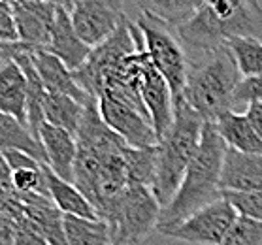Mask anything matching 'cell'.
<instances>
[{"mask_svg":"<svg viewBox=\"0 0 262 245\" xmlns=\"http://www.w3.org/2000/svg\"><path fill=\"white\" fill-rule=\"evenodd\" d=\"M12 8L19 42L30 49H48L57 8L43 0H27Z\"/></svg>","mask_w":262,"mask_h":245,"instance_id":"cell-11","label":"cell"},{"mask_svg":"<svg viewBox=\"0 0 262 245\" xmlns=\"http://www.w3.org/2000/svg\"><path fill=\"white\" fill-rule=\"evenodd\" d=\"M245 115L249 123L253 125L255 132L258 134V138L262 140V102H251L245 106Z\"/></svg>","mask_w":262,"mask_h":245,"instance_id":"cell-29","label":"cell"},{"mask_svg":"<svg viewBox=\"0 0 262 245\" xmlns=\"http://www.w3.org/2000/svg\"><path fill=\"white\" fill-rule=\"evenodd\" d=\"M38 140L42 142L46 164L49 170L57 173L60 180L74 183V168H76V157H78L76 136L43 121L38 128Z\"/></svg>","mask_w":262,"mask_h":245,"instance_id":"cell-13","label":"cell"},{"mask_svg":"<svg viewBox=\"0 0 262 245\" xmlns=\"http://www.w3.org/2000/svg\"><path fill=\"white\" fill-rule=\"evenodd\" d=\"M85 108H87L85 104L74 100L72 96L48 93L43 100V121L76 136L83 121Z\"/></svg>","mask_w":262,"mask_h":245,"instance_id":"cell-20","label":"cell"},{"mask_svg":"<svg viewBox=\"0 0 262 245\" xmlns=\"http://www.w3.org/2000/svg\"><path fill=\"white\" fill-rule=\"evenodd\" d=\"M176 30L189 59L223 48L232 38L262 42V4L260 0H204L196 15Z\"/></svg>","mask_w":262,"mask_h":245,"instance_id":"cell-1","label":"cell"},{"mask_svg":"<svg viewBox=\"0 0 262 245\" xmlns=\"http://www.w3.org/2000/svg\"><path fill=\"white\" fill-rule=\"evenodd\" d=\"M238 217V211L232 204L225 196H221L185 217L183 221L170 227H159L157 232L164 238L191 245H223Z\"/></svg>","mask_w":262,"mask_h":245,"instance_id":"cell-7","label":"cell"},{"mask_svg":"<svg viewBox=\"0 0 262 245\" xmlns=\"http://www.w3.org/2000/svg\"><path fill=\"white\" fill-rule=\"evenodd\" d=\"M242 78L262 76V42L253 38H232L227 42Z\"/></svg>","mask_w":262,"mask_h":245,"instance_id":"cell-23","label":"cell"},{"mask_svg":"<svg viewBox=\"0 0 262 245\" xmlns=\"http://www.w3.org/2000/svg\"><path fill=\"white\" fill-rule=\"evenodd\" d=\"M227 153V144L217 134L211 123H206L198 149L185 170L178 192L168 206L161 209L159 227H170L183 221L196 209L211 204L223 196L221 191V172ZM157 227V228H159Z\"/></svg>","mask_w":262,"mask_h":245,"instance_id":"cell-2","label":"cell"},{"mask_svg":"<svg viewBox=\"0 0 262 245\" xmlns=\"http://www.w3.org/2000/svg\"><path fill=\"white\" fill-rule=\"evenodd\" d=\"M242 79L227 46L191 57L183 100L206 123H215L225 112L236 109V89Z\"/></svg>","mask_w":262,"mask_h":245,"instance_id":"cell-3","label":"cell"},{"mask_svg":"<svg viewBox=\"0 0 262 245\" xmlns=\"http://www.w3.org/2000/svg\"><path fill=\"white\" fill-rule=\"evenodd\" d=\"M2 2H6V4L13 6V4H19V2H27V0H2Z\"/></svg>","mask_w":262,"mask_h":245,"instance_id":"cell-32","label":"cell"},{"mask_svg":"<svg viewBox=\"0 0 262 245\" xmlns=\"http://www.w3.org/2000/svg\"><path fill=\"white\" fill-rule=\"evenodd\" d=\"M132 2L142 10V13H149L161 19L162 23L170 25L173 29L194 17L204 4V0H132Z\"/></svg>","mask_w":262,"mask_h":245,"instance_id":"cell-22","label":"cell"},{"mask_svg":"<svg viewBox=\"0 0 262 245\" xmlns=\"http://www.w3.org/2000/svg\"><path fill=\"white\" fill-rule=\"evenodd\" d=\"M125 0H76L70 19L78 36L91 49L98 48L125 23Z\"/></svg>","mask_w":262,"mask_h":245,"instance_id":"cell-8","label":"cell"},{"mask_svg":"<svg viewBox=\"0 0 262 245\" xmlns=\"http://www.w3.org/2000/svg\"><path fill=\"white\" fill-rule=\"evenodd\" d=\"M96 102H98V114L107 128L114 130L130 147L145 149L159 144L151 119L142 109L112 95H100Z\"/></svg>","mask_w":262,"mask_h":245,"instance_id":"cell-9","label":"cell"},{"mask_svg":"<svg viewBox=\"0 0 262 245\" xmlns=\"http://www.w3.org/2000/svg\"><path fill=\"white\" fill-rule=\"evenodd\" d=\"M29 57L48 93H59V95L72 96L74 100L81 102L85 106L89 102L96 100L95 96H91L89 93H85L79 87V83L74 78V72H72L70 68H66L55 55H51L46 49L29 48Z\"/></svg>","mask_w":262,"mask_h":245,"instance_id":"cell-12","label":"cell"},{"mask_svg":"<svg viewBox=\"0 0 262 245\" xmlns=\"http://www.w3.org/2000/svg\"><path fill=\"white\" fill-rule=\"evenodd\" d=\"M206 121L181 98L176 100L173 121L157 144L155 175L151 189L161 206H168L178 192L185 170L196 153Z\"/></svg>","mask_w":262,"mask_h":245,"instance_id":"cell-4","label":"cell"},{"mask_svg":"<svg viewBox=\"0 0 262 245\" xmlns=\"http://www.w3.org/2000/svg\"><path fill=\"white\" fill-rule=\"evenodd\" d=\"M0 151H21L46 164L42 142L15 117L0 114Z\"/></svg>","mask_w":262,"mask_h":245,"instance_id":"cell-19","label":"cell"},{"mask_svg":"<svg viewBox=\"0 0 262 245\" xmlns=\"http://www.w3.org/2000/svg\"><path fill=\"white\" fill-rule=\"evenodd\" d=\"M161 202L147 185H128L102 217L110 225L115 245H140L159 227Z\"/></svg>","mask_w":262,"mask_h":245,"instance_id":"cell-5","label":"cell"},{"mask_svg":"<svg viewBox=\"0 0 262 245\" xmlns=\"http://www.w3.org/2000/svg\"><path fill=\"white\" fill-rule=\"evenodd\" d=\"M223 192H253L262 191V155L239 153L227 147L223 172H221Z\"/></svg>","mask_w":262,"mask_h":245,"instance_id":"cell-14","label":"cell"},{"mask_svg":"<svg viewBox=\"0 0 262 245\" xmlns=\"http://www.w3.org/2000/svg\"><path fill=\"white\" fill-rule=\"evenodd\" d=\"M138 91H140L143 106L147 109L157 140H161L172 125L176 100H173L170 85L166 83V79L162 78L161 74L157 72V68L149 60V55L145 49L140 51Z\"/></svg>","mask_w":262,"mask_h":245,"instance_id":"cell-10","label":"cell"},{"mask_svg":"<svg viewBox=\"0 0 262 245\" xmlns=\"http://www.w3.org/2000/svg\"><path fill=\"white\" fill-rule=\"evenodd\" d=\"M43 2H48V4H51L55 8H62L66 12H70L74 4H76V0H43Z\"/></svg>","mask_w":262,"mask_h":245,"instance_id":"cell-31","label":"cell"},{"mask_svg":"<svg viewBox=\"0 0 262 245\" xmlns=\"http://www.w3.org/2000/svg\"><path fill=\"white\" fill-rule=\"evenodd\" d=\"M62 228L68 245H115L110 225L104 219L62 215Z\"/></svg>","mask_w":262,"mask_h":245,"instance_id":"cell-21","label":"cell"},{"mask_svg":"<svg viewBox=\"0 0 262 245\" xmlns=\"http://www.w3.org/2000/svg\"><path fill=\"white\" fill-rule=\"evenodd\" d=\"M142 32L143 49L157 72L166 79L173 95V100H181L189 76V55L178 36V30L149 13H140L134 21Z\"/></svg>","mask_w":262,"mask_h":245,"instance_id":"cell-6","label":"cell"},{"mask_svg":"<svg viewBox=\"0 0 262 245\" xmlns=\"http://www.w3.org/2000/svg\"><path fill=\"white\" fill-rule=\"evenodd\" d=\"M211 125L215 126V130L223 138L227 147L239 151V153L262 155V140L258 138L245 114H238L236 109H230V112H225Z\"/></svg>","mask_w":262,"mask_h":245,"instance_id":"cell-16","label":"cell"},{"mask_svg":"<svg viewBox=\"0 0 262 245\" xmlns=\"http://www.w3.org/2000/svg\"><path fill=\"white\" fill-rule=\"evenodd\" d=\"M27 76L23 68L13 60L0 70V114L12 115L19 123L27 125Z\"/></svg>","mask_w":262,"mask_h":245,"instance_id":"cell-18","label":"cell"},{"mask_svg":"<svg viewBox=\"0 0 262 245\" xmlns=\"http://www.w3.org/2000/svg\"><path fill=\"white\" fill-rule=\"evenodd\" d=\"M223 196L232 204L238 215L253 219L262 225V191L253 192H223Z\"/></svg>","mask_w":262,"mask_h":245,"instance_id":"cell-25","label":"cell"},{"mask_svg":"<svg viewBox=\"0 0 262 245\" xmlns=\"http://www.w3.org/2000/svg\"><path fill=\"white\" fill-rule=\"evenodd\" d=\"M46 181H48L49 200L59 209L62 215L83 217V219H100L98 211L89 198L79 191L76 183L60 180L57 173H53L46 164Z\"/></svg>","mask_w":262,"mask_h":245,"instance_id":"cell-17","label":"cell"},{"mask_svg":"<svg viewBox=\"0 0 262 245\" xmlns=\"http://www.w3.org/2000/svg\"><path fill=\"white\" fill-rule=\"evenodd\" d=\"M23 49L25 43L21 42H0V70L17 59V55Z\"/></svg>","mask_w":262,"mask_h":245,"instance_id":"cell-28","label":"cell"},{"mask_svg":"<svg viewBox=\"0 0 262 245\" xmlns=\"http://www.w3.org/2000/svg\"><path fill=\"white\" fill-rule=\"evenodd\" d=\"M0 42H19L13 8L0 0Z\"/></svg>","mask_w":262,"mask_h":245,"instance_id":"cell-27","label":"cell"},{"mask_svg":"<svg viewBox=\"0 0 262 245\" xmlns=\"http://www.w3.org/2000/svg\"><path fill=\"white\" fill-rule=\"evenodd\" d=\"M223 245H262V225L239 215Z\"/></svg>","mask_w":262,"mask_h":245,"instance_id":"cell-24","label":"cell"},{"mask_svg":"<svg viewBox=\"0 0 262 245\" xmlns=\"http://www.w3.org/2000/svg\"><path fill=\"white\" fill-rule=\"evenodd\" d=\"M0 185L4 187L8 192L12 191V170L8 166L4 155L0 153Z\"/></svg>","mask_w":262,"mask_h":245,"instance_id":"cell-30","label":"cell"},{"mask_svg":"<svg viewBox=\"0 0 262 245\" xmlns=\"http://www.w3.org/2000/svg\"><path fill=\"white\" fill-rule=\"evenodd\" d=\"M46 51L55 55L66 68H70L72 72H76L78 68H81L87 62L93 49L78 36V32L72 25L70 12L57 8L53 30H51V40H49V46Z\"/></svg>","mask_w":262,"mask_h":245,"instance_id":"cell-15","label":"cell"},{"mask_svg":"<svg viewBox=\"0 0 262 245\" xmlns=\"http://www.w3.org/2000/svg\"><path fill=\"white\" fill-rule=\"evenodd\" d=\"M251 102H262V76L244 78L236 89V106H247Z\"/></svg>","mask_w":262,"mask_h":245,"instance_id":"cell-26","label":"cell"}]
</instances>
